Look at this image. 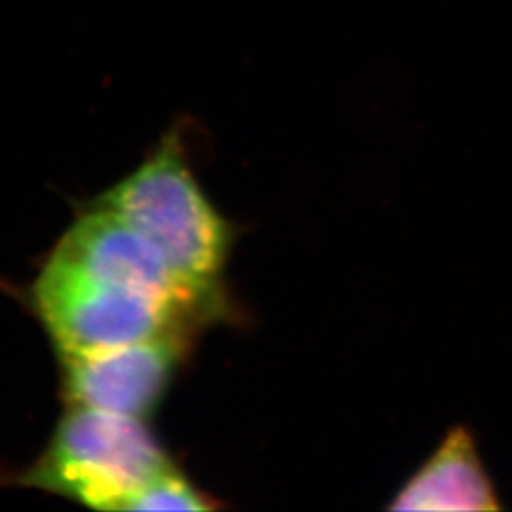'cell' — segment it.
I'll use <instances>...</instances> for the list:
<instances>
[{"label": "cell", "mask_w": 512, "mask_h": 512, "mask_svg": "<svg viewBox=\"0 0 512 512\" xmlns=\"http://www.w3.org/2000/svg\"><path fill=\"white\" fill-rule=\"evenodd\" d=\"M95 205L126 220L164 255L184 283L215 302L232 228L194 179L179 131L167 133L143 165Z\"/></svg>", "instance_id": "1"}, {"label": "cell", "mask_w": 512, "mask_h": 512, "mask_svg": "<svg viewBox=\"0 0 512 512\" xmlns=\"http://www.w3.org/2000/svg\"><path fill=\"white\" fill-rule=\"evenodd\" d=\"M173 467L139 418L71 408L21 484L99 511H122L148 480Z\"/></svg>", "instance_id": "2"}, {"label": "cell", "mask_w": 512, "mask_h": 512, "mask_svg": "<svg viewBox=\"0 0 512 512\" xmlns=\"http://www.w3.org/2000/svg\"><path fill=\"white\" fill-rule=\"evenodd\" d=\"M33 306L61 355L120 348L183 334L188 317L162 302L48 260L33 285Z\"/></svg>", "instance_id": "3"}, {"label": "cell", "mask_w": 512, "mask_h": 512, "mask_svg": "<svg viewBox=\"0 0 512 512\" xmlns=\"http://www.w3.org/2000/svg\"><path fill=\"white\" fill-rule=\"evenodd\" d=\"M52 258L84 274L145 294L186 317L215 302L184 283L164 255L112 211L93 205L59 239Z\"/></svg>", "instance_id": "4"}, {"label": "cell", "mask_w": 512, "mask_h": 512, "mask_svg": "<svg viewBox=\"0 0 512 512\" xmlns=\"http://www.w3.org/2000/svg\"><path fill=\"white\" fill-rule=\"evenodd\" d=\"M183 348V334H165L120 348L61 355L63 397L71 408L143 420L162 401Z\"/></svg>", "instance_id": "5"}, {"label": "cell", "mask_w": 512, "mask_h": 512, "mask_svg": "<svg viewBox=\"0 0 512 512\" xmlns=\"http://www.w3.org/2000/svg\"><path fill=\"white\" fill-rule=\"evenodd\" d=\"M393 511H497L499 501L465 427H454L439 450L389 505Z\"/></svg>", "instance_id": "6"}, {"label": "cell", "mask_w": 512, "mask_h": 512, "mask_svg": "<svg viewBox=\"0 0 512 512\" xmlns=\"http://www.w3.org/2000/svg\"><path fill=\"white\" fill-rule=\"evenodd\" d=\"M217 505L173 465L124 503L122 511H211Z\"/></svg>", "instance_id": "7"}]
</instances>
